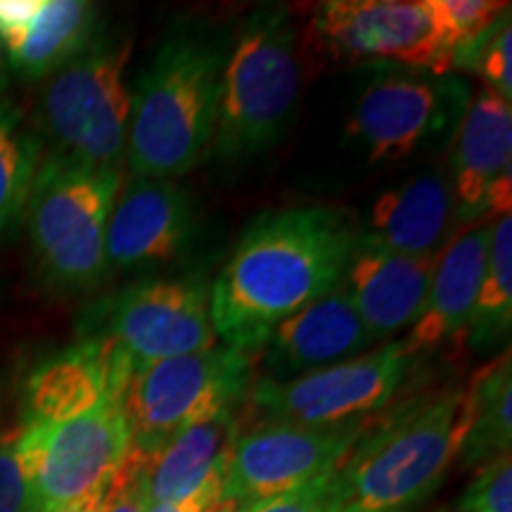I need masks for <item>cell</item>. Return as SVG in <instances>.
<instances>
[{"instance_id":"6da1fadb","label":"cell","mask_w":512,"mask_h":512,"mask_svg":"<svg viewBox=\"0 0 512 512\" xmlns=\"http://www.w3.org/2000/svg\"><path fill=\"white\" fill-rule=\"evenodd\" d=\"M358 233L347 211L328 204L256 216L209 285L219 342L256 354L275 325L342 285Z\"/></svg>"},{"instance_id":"7a4b0ae2","label":"cell","mask_w":512,"mask_h":512,"mask_svg":"<svg viewBox=\"0 0 512 512\" xmlns=\"http://www.w3.org/2000/svg\"><path fill=\"white\" fill-rule=\"evenodd\" d=\"M228 48L214 31L176 27L131 93L126 164L133 178L174 181L209 157Z\"/></svg>"},{"instance_id":"3957f363","label":"cell","mask_w":512,"mask_h":512,"mask_svg":"<svg viewBox=\"0 0 512 512\" xmlns=\"http://www.w3.org/2000/svg\"><path fill=\"white\" fill-rule=\"evenodd\" d=\"M470 432L465 389L401 403L366 425L332 475L335 512H408L430 498Z\"/></svg>"},{"instance_id":"277c9868","label":"cell","mask_w":512,"mask_h":512,"mask_svg":"<svg viewBox=\"0 0 512 512\" xmlns=\"http://www.w3.org/2000/svg\"><path fill=\"white\" fill-rule=\"evenodd\" d=\"M302 86V36L290 12L280 5L254 10L223 64L209 157L240 164L271 150L292 124Z\"/></svg>"},{"instance_id":"5b68a950","label":"cell","mask_w":512,"mask_h":512,"mask_svg":"<svg viewBox=\"0 0 512 512\" xmlns=\"http://www.w3.org/2000/svg\"><path fill=\"white\" fill-rule=\"evenodd\" d=\"M121 185V169H93L53 155L41 159L24 221L48 285L83 292L107 278V219Z\"/></svg>"},{"instance_id":"8992f818","label":"cell","mask_w":512,"mask_h":512,"mask_svg":"<svg viewBox=\"0 0 512 512\" xmlns=\"http://www.w3.org/2000/svg\"><path fill=\"white\" fill-rule=\"evenodd\" d=\"M128 38L98 36L67 67L46 79L38 98V140L48 155L93 169H121L126 162L131 91Z\"/></svg>"},{"instance_id":"52a82bcc","label":"cell","mask_w":512,"mask_h":512,"mask_svg":"<svg viewBox=\"0 0 512 512\" xmlns=\"http://www.w3.org/2000/svg\"><path fill=\"white\" fill-rule=\"evenodd\" d=\"M252 384L254 354L226 344L140 370L121 394L133 451L155 456L188 427L238 408Z\"/></svg>"},{"instance_id":"ba28073f","label":"cell","mask_w":512,"mask_h":512,"mask_svg":"<svg viewBox=\"0 0 512 512\" xmlns=\"http://www.w3.org/2000/svg\"><path fill=\"white\" fill-rule=\"evenodd\" d=\"M81 337L98 339L119 373L140 370L219 344L209 311V285L197 278H145L88 313Z\"/></svg>"},{"instance_id":"9c48e42d","label":"cell","mask_w":512,"mask_h":512,"mask_svg":"<svg viewBox=\"0 0 512 512\" xmlns=\"http://www.w3.org/2000/svg\"><path fill=\"white\" fill-rule=\"evenodd\" d=\"M406 339H389L366 354L313 370L287 382L261 377L252 384V408L261 420L309 427L363 422L399 394L411 373Z\"/></svg>"},{"instance_id":"30bf717a","label":"cell","mask_w":512,"mask_h":512,"mask_svg":"<svg viewBox=\"0 0 512 512\" xmlns=\"http://www.w3.org/2000/svg\"><path fill=\"white\" fill-rule=\"evenodd\" d=\"M31 458L38 512L100 498L133 448L131 425L121 399L55 425L22 422Z\"/></svg>"},{"instance_id":"8fae6325","label":"cell","mask_w":512,"mask_h":512,"mask_svg":"<svg viewBox=\"0 0 512 512\" xmlns=\"http://www.w3.org/2000/svg\"><path fill=\"white\" fill-rule=\"evenodd\" d=\"M311 31L335 60L396 62L444 76L453 69L432 0H328Z\"/></svg>"},{"instance_id":"7c38bea8","label":"cell","mask_w":512,"mask_h":512,"mask_svg":"<svg viewBox=\"0 0 512 512\" xmlns=\"http://www.w3.org/2000/svg\"><path fill=\"white\" fill-rule=\"evenodd\" d=\"M368 420L335 427L259 420L238 432L223 475V496L235 508L287 494L332 475L361 439Z\"/></svg>"},{"instance_id":"4fadbf2b","label":"cell","mask_w":512,"mask_h":512,"mask_svg":"<svg viewBox=\"0 0 512 512\" xmlns=\"http://www.w3.org/2000/svg\"><path fill=\"white\" fill-rule=\"evenodd\" d=\"M467 105V88L458 79L389 76L358 95L347 138L368 164H394L418 152L446 126L460 124Z\"/></svg>"},{"instance_id":"5bb4252c","label":"cell","mask_w":512,"mask_h":512,"mask_svg":"<svg viewBox=\"0 0 512 512\" xmlns=\"http://www.w3.org/2000/svg\"><path fill=\"white\" fill-rule=\"evenodd\" d=\"M197 235L195 204L181 185L159 178H131L121 185L107 219V266L121 271L169 264Z\"/></svg>"},{"instance_id":"9a60e30c","label":"cell","mask_w":512,"mask_h":512,"mask_svg":"<svg viewBox=\"0 0 512 512\" xmlns=\"http://www.w3.org/2000/svg\"><path fill=\"white\" fill-rule=\"evenodd\" d=\"M375 342L339 285L278 323L261 344L264 380L287 382L366 354Z\"/></svg>"},{"instance_id":"2e32d148","label":"cell","mask_w":512,"mask_h":512,"mask_svg":"<svg viewBox=\"0 0 512 512\" xmlns=\"http://www.w3.org/2000/svg\"><path fill=\"white\" fill-rule=\"evenodd\" d=\"M439 259L441 252L427 256L389 252L358 235L342 287L375 344L413 328L427 304Z\"/></svg>"},{"instance_id":"e0dca14e","label":"cell","mask_w":512,"mask_h":512,"mask_svg":"<svg viewBox=\"0 0 512 512\" xmlns=\"http://www.w3.org/2000/svg\"><path fill=\"white\" fill-rule=\"evenodd\" d=\"M126 384L105 344L81 337L31 370L24 387V422L55 425L72 420L102 401L121 399Z\"/></svg>"},{"instance_id":"ac0fdd59","label":"cell","mask_w":512,"mask_h":512,"mask_svg":"<svg viewBox=\"0 0 512 512\" xmlns=\"http://www.w3.org/2000/svg\"><path fill=\"white\" fill-rule=\"evenodd\" d=\"M512 105L494 91H484L467 105L451 155V188L456 221L486 219V192L512 171Z\"/></svg>"},{"instance_id":"d6986e66","label":"cell","mask_w":512,"mask_h":512,"mask_svg":"<svg viewBox=\"0 0 512 512\" xmlns=\"http://www.w3.org/2000/svg\"><path fill=\"white\" fill-rule=\"evenodd\" d=\"M489 235L491 226H486L484 221L475 223L460 230L456 238L441 249L425 309L415 320L411 335L403 337L413 356L439 349L448 342L460 344L465 339L472 306H475L484 278Z\"/></svg>"},{"instance_id":"ffe728a7","label":"cell","mask_w":512,"mask_h":512,"mask_svg":"<svg viewBox=\"0 0 512 512\" xmlns=\"http://www.w3.org/2000/svg\"><path fill=\"white\" fill-rule=\"evenodd\" d=\"M456 219L451 178L425 171L377 195L368 211L363 240L406 256H427L444 249V235Z\"/></svg>"},{"instance_id":"44dd1931","label":"cell","mask_w":512,"mask_h":512,"mask_svg":"<svg viewBox=\"0 0 512 512\" xmlns=\"http://www.w3.org/2000/svg\"><path fill=\"white\" fill-rule=\"evenodd\" d=\"M98 5L86 0H41L36 15L15 34L0 38L10 72L46 81L98 38Z\"/></svg>"},{"instance_id":"7402d4cb","label":"cell","mask_w":512,"mask_h":512,"mask_svg":"<svg viewBox=\"0 0 512 512\" xmlns=\"http://www.w3.org/2000/svg\"><path fill=\"white\" fill-rule=\"evenodd\" d=\"M240 432L238 408L197 422L145 458V486L152 503H169L195 494L209 479L226 475L230 448Z\"/></svg>"},{"instance_id":"603a6c76","label":"cell","mask_w":512,"mask_h":512,"mask_svg":"<svg viewBox=\"0 0 512 512\" xmlns=\"http://www.w3.org/2000/svg\"><path fill=\"white\" fill-rule=\"evenodd\" d=\"M470 432L458 463L479 467L510 453L512 444V356L510 349L486 363L467 384Z\"/></svg>"},{"instance_id":"cb8c5ba5","label":"cell","mask_w":512,"mask_h":512,"mask_svg":"<svg viewBox=\"0 0 512 512\" xmlns=\"http://www.w3.org/2000/svg\"><path fill=\"white\" fill-rule=\"evenodd\" d=\"M512 325V219H496L489 235V254L482 285H479L470 323L467 344L475 351H486L508 342Z\"/></svg>"},{"instance_id":"d4e9b609","label":"cell","mask_w":512,"mask_h":512,"mask_svg":"<svg viewBox=\"0 0 512 512\" xmlns=\"http://www.w3.org/2000/svg\"><path fill=\"white\" fill-rule=\"evenodd\" d=\"M41 159L38 133L15 102L0 98V238L22 223Z\"/></svg>"},{"instance_id":"484cf974","label":"cell","mask_w":512,"mask_h":512,"mask_svg":"<svg viewBox=\"0 0 512 512\" xmlns=\"http://www.w3.org/2000/svg\"><path fill=\"white\" fill-rule=\"evenodd\" d=\"M512 31L510 10L489 27L482 36L453 53V69L475 72L486 83V91H494L503 100H512Z\"/></svg>"},{"instance_id":"4316f807","label":"cell","mask_w":512,"mask_h":512,"mask_svg":"<svg viewBox=\"0 0 512 512\" xmlns=\"http://www.w3.org/2000/svg\"><path fill=\"white\" fill-rule=\"evenodd\" d=\"M0 512H38L34 458L24 427L0 439Z\"/></svg>"},{"instance_id":"83f0119b","label":"cell","mask_w":512,"mask_h":512,"mask_svg":"<svg viewBox=\"0 0 512 512\" xmlns=\"http://www.w3.org/2000/svg\"><path fill=\"white\" fill-rule=\"evenodd\" d=\"M432 5L453 53L494 27L510 10L508 3L496 0H432Z\"/></svg>"},{"instance_id":"f1b7e54d","label":"cell","mask_w":512,"mask_h":512,"mask_svg":"<svg viewBox=\"0 0 512 512\" xmlns=\"http://www.w3.org/2000/svg\"><path fill=\"white\" fill-rule=\"evenodd\" d=\"M458 512H512V458L496 456L477 467L465 494L458 501Z\"/></svg>"},{"instance_id":"f546056e","label":"cell","mask_w":512,"mask_h":512,"mask_svg":"<svg viewBox=\"0 0 512 512\" xmlns=\"http://www.w3.org/2000/svg\"><path fill=\"white\" fill-rule=\"evenodd\" d=\"M147 508L150 498L145 486V458L131 448L102 496L100 512H147Z\"/></svg>"},{"instance_id":"4dcf8cb0","label":"cell","mask_w":512,"mask_h":512,"mask_svg":"<svg viewBox=\"0 0 512 512\" xmlns=\"http://www.w3.org/2000/svg\"><path fill=\"white\" fill-rule=\"evenodd\" d=\"M332 475L313 479V482L299 486V489L252 503L247 508H238L235 512H335V505H332Z\"/></svg>"},{"instance_id":"1f68e13d","label":"cell","mask_w":512,"mask_h":512,"mask_svg":"<svg viewBox=\"0 0 512 512\" xmlns=\"http://www.w3.org/2000/svg\"><path fill=\"white\" fill-rule=\"evenodd\" d=\"M233 503L223 496V475L209 479L195 494L169 503H152L147 512H235Z\"/></svg>"},{"instance_id":"d6a6232c","label":"cell","mask_w":512,"mask_h":512,"mask_svg":"<svg viewBox=\"0 0 512 512\" xmlns=\"http://www.w3.org/2000/svg\"><path fill=\"white\" fill-rule=\"evenodd\" d=\"M10 76H12V72H10L8 55H5L3 43H0V98L5 95V88H8V83H10Z\"/></svg>"}]
</instances>
